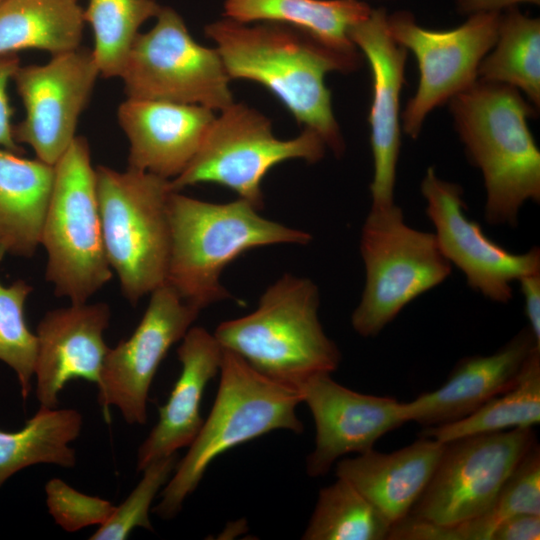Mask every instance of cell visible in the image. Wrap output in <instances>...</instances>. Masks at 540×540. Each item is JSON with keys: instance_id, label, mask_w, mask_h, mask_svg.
Here are the masks:
<instances>
[{"instance_id": "cell-25", "label": "cell", "mask_w": 540, "mask_h": 540, "mask_svg": "<svg viewBox=\"0 0 540 540\" xmlns=\"http://www.w3.org/2000/svg\"><path fill=\"white\" fill-rule=\"evenodd\" d=\"M79 0H3L0 3V56L23 49L53 55L79 48L83 28Z\"/></svg>"}, {"instance_id": "cell-34", "label": "cell", "mask_w": 540, "mask_h": 540, "mask_svg": "<svg viewBox=\"0 0 540 540\" xmlns=\"http://www.w3.org/2000/svg\"><path fill=\"white\" fill-rule=\"evenodd\" d=\"M489 512L498 523L519 514L540 515V447L537 441L514 467Z\"/></svg>"}, {"instance_id": "cell-13", "label": "cell", "mask_w": 540, "mask_h": 540, "mask_svg": "<svg viewBox=\"0 0 540 540\" xmlns=\"http://www.w3.org/2000/svg\"><path fill=\"white\" fill-rule=\"evenodd\" d=\"M425 212L445 258L465 276L467 285L484 298L506 304L512 284L540 270V249L513 253L490 239L481 225L467 215L463 188L440 178L429 167L421 181Z\"/></svg>"}, {"instance_id": "cell-24", "label": "cell", "mask_w": 540, "mask_h": 540, "mask_svg": "<svg viewBox=\"0 0 540 540\" xmlns=\"http://www.w3.org/2000/svg\"><path fill=\"white\" fill-rule=\"evenodd\" d=\"M223 10L236 22L298 29L335 52L361 59L349 33L372 9L360 0H224Z\"/></svg>"}, {"instance_id": "cell-22", "label": "cell", "mask_w": 540, "mask_h": 540, "mask_svg": "<svg viewBox=\"0 0 540 540\" xmlns=\"http://www.w3.org/2000/svg\"><path fill=\"white\" fill-rule=\"evenodd\" d=\"M445 444L421 436L391 453L371 449L336 464V477L354 486L393 526L409 515L428 485Z\"/></svg>"}, {"instance_id": "cell-26", "label": "cell", "mask_w": 540, "mask_h": 540, "mask_svg": "<svg viewBox=\"0 0 540 540\" xmlns=\"http://www.w3.org/2000/svg\"><path fill=\"white\" fill-rule=\"evenodd\" d=\"M82 425L83 417L75 409L40 406L21 429H0V488L33 465L74 467L76 452L70 444L79 437Z\"/></svg>"}, {"instance_id": "cell-23", "label": "cell", "mask_w": 540, "mask_h": 540, "mask_svg": "<svg viewBox=\"0 0 540 540\" xmlns=\"http://www.w3.org/2000/svg\"><path fill=\"white\" fill-rule=\"evenodd\" d=\"M54 166L0 148V259L31 257L41 235Z\"/></svg>"}, {"instance_id": "cell-5", "label": "cell", "mask_w": 540, "mask_h": 540, "mask_svg": "<svg viewBox=\"0 0 540 540\" xmlns=\"http://www.w3.org/2000/svg\"><path fill=\"white\" fill-rule=\"evenodd\" d=\"M219 373L211 411L152 509L163 520L181 511L211 462L221 454L275 430L297 434L304 430L296 413L302 402L299 390L263 376L226 350Z\"/></svg>"}, {"instance_id": "cell-36", "label": "cell", "mask_w": 540, "mask_h": 540, "mask_svg": "<svg viewBox=\"0 0 540 540\" xmlns=\"http://www.w3.org/2000/svg\"><path fill=\"white\" fill-rule=\"evenodd\" d=\"M540 515L519 514L501 520L493 529L491 540H539Z\"/></svg>"}, {"instance_id": "cell-1", "label": "cell", "mask_w": 540, "mask_h": 540, "mask_svg": "<svg viewBox=\"0 0 540 540\" xmlns=\"http://www.w3.org/2000/svg\"><path fill=\"white\" fill-rule=\"evenodd\" d=\"M230 79H245L267 88L299 124L318 134L337 157L345 143L333 114L324 77L330 71L351 72L355 59L321 44L306 33L277 23L255 25L228 18L205 27Z\"/></svg>"}, {"instance_id": "cell-6", "label": "cell", "mask_w": 540, "mask_h": 540, "mask_svg": "<svg viewBox=\"0 0 540 540\" xmlns=\"http://www.w3.org/2000/svg\"><path fill=\"white\" fill-rule=\"evenodd\" d=\"M102 234L123 296L136 305L166 283L170 180L127 168L95 167Z\"/></svg>"}, {"instance_id": "cell-3", "label": "cell", "mask_w": 540, "mask_h": 540, "mask_svg": "<svg viewBox=\"0 0 540 540\" xmlns=\"http://www.w3.org/2000/svg\"><path fill=\"white\" fill-rule=\"evenodd\" d=\"M248 201L212 203L172 191L166 283L199 311L231 294L220 278L244 252L277 244L307 245L312 236L259 214Z\"/></svg>"}, {"instance_id": "cell-14", "label": "cell", "mask_w": 540, "mask_h": 540, "mask_svg": "<svg viewBox=\"0 0 540 540\" xmlns=\"http://www.w3.org/2000/svg\"><path fill=\"white\" fill-rule=\"evenodd\" d=\"M200 312L167 283L150 293L134 332L105 356L96 385L106 415L116 407L127 424L146 423L153 378L171 346L181 341Z\"/></svg>"}, {"instance_id": "cell-28", "label": "cell", "mask_w": 540, "mask_h": 540, "mask_svg": "<svg viewBox=\"0 0 540 540\" xmlns=\"http://www.w3.org/2000/svg\"><path fill=\"white\" fill-rule=\"evenodd\" d=\"M494 50L478 68V79L521 90L540 106V20L522 14L516 6L500 13ZM492 48V49H493Z\"/></svg>"}, {"instance_id": "cell-2", "label": "cell", "mask_w": 540, "mask_h": 540, "mask_svg": "<svg viewBox=\"0 0 540 540\" xmlns=\"http://www.w3.org/2000/svg\"><path fill=\"white\" fill-rule=\"evenodd\" d=\"M456 132L484 181V219L516 227L521 208L540 202V151L528 126L535 107L516 88L477 79L449 102Z\"/></svg>"}, {"instance_id": "cell-31", "label": "cell", "mask_w": 540, "mask_h": 540, "mask_svg": "<svg viewBox=\"0 0 540 540\" xmlns=\"http://www.w3.org/2000/svg\"><path fill=\"white\" fill-rule=\"evenodd\" d=\"M33 287L18 279L9 285L0 281V361L11 368L25 400L32 390L37 340L25 320V303Z\"/></svg>"}, {"instance_id": "cell-7", "label": "cell", "mask_w": 540, "mask_h": 540, "mask_svg": "<svg viewBox=\"0 0 540 540\" xmlns=\"http://www.w3.org/2000/svg\"><path fill=\"white\" fill-rule=\"evenodd\" d=\"M53 166L41 235V246L47 253L45 279L56 296L84 303L113 277L102 234L96 172L86 139L76 136Z\"/></svg>"}, {"instance_id": "cell-38", "label": "cell", "mask_w": 540, "mask_h": 540, "mask_svg": "<svg viewBox=\"0 0 540 540\" xmlns=\"http://www.w3.org/2000/svg\"><path fill=\"white\" fill-rule=\"evenodd\" d=\"M520 3L539 5L540 0H456V7L458 12L471 15L479 12H502L503 9Z\"/></svg>"}, {"instance_id": "cell-11", "label": "cell", "mask_w": 540, "mask_h": 540, "mask_svg": "<svg viewBox=\"0 0 540 540\" xmlns=\"http://www.w3.org/2000/svg\"><path fill=\"white\" fill-rule=\"evenodd\" d=\"M536 441L533 428H517L446 443L408 516L450 526L487 513L514 467Z\"/></svg>"}, {"instance_id": "cell-37", "label": "cell", "mask_w": 540, "mask_h": 540, "mask_svg": "<svg viewBox=\"0 0 540 540\" xmlns=\"http://www.w3.org/2000/svg\"><path fill=\"white\" fill-rule=\"evenodd\" d=\"M517 283L523 296L528 327L540 343V270L521 277Z\"/></svg>"}, {"instance_id": "cell-35", "label": "cell", "mask_w": 540, "mask_h": 540, "mask_svg": "<svg viewBox=\"0 0 540 540\" xmlns=\"http://www.w3.org/2000/svg\"><path fill=\"white\" fill-rule=\"evenodd\" d=\"M19 67L20 61L16 54L0 56V148L22 154L23 149L14 138L13 127L11 126V109L7 95L8 83Z\"/></svg>"}, {"instance_id": "cell-19", "label": "cell", "mask_w": 540, "mask_h": 540, "mask_svg": "<svg viewBox=\"0 0 540 540\" xmlns=\"http://www.w3.org/2000/svg\"><path fill=\"white\" fill-rule=\"evenodd\" d=\"M128 167L171 180L197 153L215 115L195 104L127 98L117 111Z\"/></svg>"}, {"instance_id": "cell-10", "label": "cell", "mask_w": 540, "mask_h": 540, "mask_svg": "<svg viewBox=\"0 0 540 540\" xmlns=\"http://www.w3.org/2000/svg\"><path fill=\"white\" fill-rule=\"evenodd\" d=\"M155 18V25L135 38L121 72L127 98L213 111L231 105V79L217 49L197 43L174 9L162 6Z\"/></svg>"}, {"instance_id": "cell-39", "label": "cell", "mask_w": 540, "mask_h": 540, "mask_svg": "<svg viewBox=\"0 0 540 540\" xmlns=\"http://www.w3.org/2000/svg\"><path fill=\"white\" fill-rule=\"evenodd\" d=\"M3 0H0V3L2 2Z\"/></svg>"}, {"instance_id": "cell-27", "label": "cell", "mask_w": 540, "mask_h": 540, "mask_svg": "<svg viewBox=\"0 0 540 540\" xmlns=\"http://www.w3.org/2000/svg\"><path fill=\"white\" fill-rule=\"evenodd\" d=\"M539 422L540 347H536L524 363L518 381L511 388L458 421L426 427L420 436L432 437L446 444L477 434L532 428Z\"/></svg>"}, {"instance_id": "cell-16", "label": "cell", "mask_w": 540, "mask_h": 540, "mask_svg": "<svg viewBox=\"0 0 540 540\" xmlns=\"http://www.w3.org/2000/svg\"><path fill=\"white\" fill-rule=\"evenodd\" d=\"M299 392L316 428L315 447L306 461L310 477L324 476L350 453L373 449L382 436L407 422L404 402L351 390L330 373L310 377Z\"/></svg>"}, {"instance_id": "cell-21", "label": "cell", "mask_w": 540, "mask_h": 540, "mask_svg": "<svg viewBox=\"0 0 540 540\" xmlns=\"http://www.w3.org/2000/svg\"><path fill=\"white\" fill-rule=\"evenodd\" d=\"M181 371L166 403L159 407V418L139 446L137 470L149 463L176 454L188 447L204 419L200 408L204 390L220 370L223 349L203 327L192 326L177 348Z\"/></svg>"}, {"instance_id": "cell-29", "label": "cell", "mask_w": 540, "mask_h": 540, "mask_svg": "<svg viewBox=\"0 0 540 540\" xmlns=\"http://www.w3.org/2000/svg\"><path fill=\"white\" fill-rule=\"evenodd\" d=\"M392 525L348 481L319 490L303 540H386Z\"/></svg>"}, {"instance_id": "cell-8", "label": "cell", "mask_w": 540, "mask_h": 540, "mask_svg": "<svg viewBox=\"0 0 540 540\" xmlns=\"http://www.w3.org/2000/svg\"><path fill=\"white\" fill-rule=\"evenodd\" d=\"M359 249L365 283L351 325L365 338L379 335L408 304L442 284L452 272L434 233L408 225L397 204L370 209Z\"/></svg>"}, {"instance_id": "cell-18", "label": "cell", "mask_w": 540, "mask_h": 540, "mask_svg": "<svg viewBox=\"0 0 540 540\" xmlns=\"http://www.w3.org/2000/svg\"><path fill=\"white\" fill-rule=\"evenodd\" d=\"M110 318L105 302L70 303L44 314L35 333V393L40 406L57 407L59 394L70 380L98 383L109 349L104 332Z\"/></svg>"}, {"instance_id": "cell-32", "label": "cell", "mask_w": 540, "mask_h": 540, "mask_svg": "<svg viewBox=\"0 0 540 540\" xmlns=\"http://www.w3.org/2000/svg\"><path fill=\"white\" fill-rule=\"evenodd\" d=\"M176 454L155 460L141 470L142 477L126 499L89 537L91 540H124L135 528L153 530L149 513L157 494L170 479Z\"/></svg>"}, {"instance_id": "cell-9", "label": "cell", "mask_w": 540, "mask_h": 540, "mask_svg": "<svg viewBox=\"0 0 540 540\" xmlns=\"http://www.w3.org/2000/svg\"><path fill=\"white\" fill-rule=\"evenodd\" d=\"M326 148L321 137L307 128L295 138L278 139L266 116L233 102L221 110L220 116H215L197 153L170 180V187L181 191L199 183L219 184L261 210V184L271 168L291 159L316 163L324 157Z\"/></svg>"}, {"instance_id": "cell-12", "label": "cell", "mask_w": 540, "mask_h": 540, "mask_svg": "<svg viewBox=\"0 0 540 540\" xmlns=\"http://www.w3.org/2000/svg\"><path fill=\"white\" fill-rule=\"evenodd\" d=\"M500 13H474L459 27L446 31L421 27L408 11L387 16L391 36L415 55L420 72L417 90L402 112L405 134L417 139L432 110L478 79L479 65L497 39Z\"/></svg>"}, {"instance_id": "cell-15", "label": "cell", "mask_w": 540, "mask_h": 540, "mask_svg": "<svg viewBox=\"0 0 540 540\" xmlns=\"http://www.w3.org/2000/svg\"><path fill=\"white\" fill-rule=\"evenodd\" d=\"M98 76L92 51L81 48L53 55L43 65L19 67L13 79L25 117L13 128L16 142L53 166L76 138Z\"/></svg>"}, {"instance_id": "cell-33", "label": "cell", "mask_w": 540, "mask_h": 540, "mask_svg": "<svg viewBox=\"0 0 540 540\" xmlns=\"http://www.w3.org/2000/svg\"><path fill=\"white\" fill-rule=\"evenodd\" d=\"M44 490L49 514L67 532L100 526L115 508L110 501L81 493L59 478L50 479Z\"/></svg>"}, {"instance_id": "cell-20", "label": "cell", "mask_w": 540, "mask_h": 540, "mask_svg": "<svg viewBox=\"0 0 540 540\" xmlns=\"http://www.w3.org/2000/svg\"><path fill=\"white\" fill-rule=\"evenodd\" d=\"M536 347L540 343L527 326L494 353L459 360L440 388L404 402L407 422L433 427L470 415L518 381Z\"/></svg>"}, {"instance_id": "cell-17", "label": "cell", "mask_w": 540, "mask_h": 540, "mask_svg": "<svg viewBox=\"0 0 540 540\" xmlns=\"http://www.w3.org/2000/svg\"><path fill=\"white\" fill-rule=\"evenodd\" d=\"M384 8L372 9L349 33L367 58L372 73L368 122L373 155L371 208L394 206L396 170L401 147L400 95L405 83L407 50L391 36Z\"/></svg>"}, {"instance_id": "cell-30", "label": "cell", "mask_w": 540, "mask_h": 540, "mask_svg": "<svg viewBox=\"0 0 540 540\" xmlns=\"http://www.w3.org/2000/svg\"><path fill=\"white\" fill-rule=\"evenodd\" d=\"M161 7L155 0H88L83 18L93 31L91 51L101 76L120 77L139 28Z\"/></svg>"}, {"instance_id": "cell-4", "label": "cell", "mask_w": 540, "mask_h": 540, "mask_svg": "<svg viewBox=\"0 0 540 540\" xmlns=\"http://www.w3.org/2000/svg\"><path fill=\"white\" fill-rule=\"evenodd\" d=\"M320 293L309 278L284 274L257 308L227 320L213 333L223 350L263 376L299 390L310 377L337 370L341 352L319 319Z\"/></svg>"}]
</instances>
